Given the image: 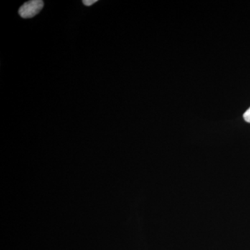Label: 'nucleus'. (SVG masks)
Instances as JSON below:
<instances>
[{"label": "nucleus", "instance_id": "obj_1", "mask_svg": "<svg viewBox=\"0 0 250 250\" xmlns=\"http://www.w3.org/2000/svg\"><path fill=\"white\" fill-rule=\"evenodd\" d=\"M43 6L44 2L42 0H31L27 1L20 8V16L24 19L34 17L41 12Z\"/></svg>", "mask_w": 250, "mask_h": 250}, {"label": "nucleus", "instance_id": "obj_2", "mask_svg": "<svg viewBox=\"0 0 250 250\" xmlns=\"http://www.w3.org/2000/svg\"><path fill=\"white\" fill-rule=\"evenodd\" d=\"M243 118H244L245 121L250 123V107L247 110L246 113L243 115Z\"/></svg>", "mask_w": 250, "mask_h": 250}, {"label": "nucleus", "instance_id": "obj_3", "mask_svg": "<svg viewBox=\"0 0 250 250\" xmlns=\"http://www.w3.org/2000/svg\"><path fill=\"white\" fill-rule=\"evenodd\" d=\"M98 1V0H83L82 1V2L83 3V4L85 5V6H90L91 5L95 4Z\"/></svg>", "mask_w": 250, "mask_h": 250}]
</instances>
